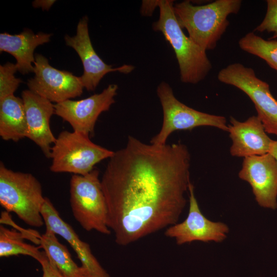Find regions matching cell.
Listing matches in <instances>:
<instances>
[{"label": "cell", "instance_id": "6da1fadb", "mask_svg": "<svg viewBox=\"0 0 277 277\" xmlns=\"http://www.w3.org/2000/svg\"><path fill=\"white\" fill-rule=\"evenodd\" d=\"M190 154L180 143L157 145L129 136L101 180L115 241L127 246L177 223L186 204Z\"/></svg>", "mask_w": 277, "mask_h": 277}, {"label": "cell", "instance_id": "7a4b0ae2", "mask_svg": "<svg viewBox=\"0 0 277 277\" xmlns=\"http://www.w3.org/2000/svg\"><path fill=\"white\" fill-rule=\"evenodd\" d=\"M241 5V0H216L201 6L184 1L173 5V10L181 27L207 51L216 47L229 24L228 16L237 14Z\"/></svg>", "mask_w": 277, "mask_h": 277}, {"label": "cell", "instance_id": "3957f363", "mask_svg": "<svg viewBox=\"0 0 277 277\" xmlns=\"http://www.w3.org/2000/svg\"><path fill=\"white\" fill-rule=\"evenodd\" d=\"M157 6L160 16L158 21L153 24V30L161 32L173 49L182 82L198 83L206 77L212 69L206 51L183 31L174 12L173 1H157Z\"/></svg>", "mask_w": 277, "mask_h": 277}, {"label": "cell", "instance_id": "277c9868", "mask_svg": "<svg viewBox=\"0 0 277 277\" xmlns=\"http://www.w3.org/2000/svg\"><path fill=\"white\" fill-rule=\"evenodd\" d=\"M46 197L42 185L32 174L15 171L0 163V204L26 224L41 227L44 224L41 210Z\"/></svg>", "mask_w": 277, "mask_h": 277}, {"label": "cell", "instance_id": "5b68a950", "mask_svg": "<svg viewBox=\"0 0 277 277\" xmlns=\"http://www.w3.org/2000/svg\"><path fill=\"white\" fill-rule=\"evenodd\" d=\"M70 203L73 215L87 231L111 233L108 227V210L99 171L93 169L84 175L73 174L70 181Z\"/></svg>", "mask_w": 277, "mask_h": 277}, {"label": "cell", "instance_id": "8992f818", "mask_svg": "<svg viewBox=\"0 0 277 277\" xmlns=\"http://www.w3.org/2000/svg\"><path fill=\"white\" fill-rule=\"evenodd\" d=\"M114 153L94 143L88 135L64 130L56 137L51 147L50 169L55 173L84 175L92 171L96 164L110 159Z\"/></svg>", "mask_w": 277, "mask_h": 277}, {"label": "cell", "instance_id": "52a82bcc", "mask_svg": "<svg viewBox=\"0 0 277 277\" xmlns=\"http://www.w3.org/2000/svg\"><path fill=\"white\" fill-rule=\"evenodd\" d=\"M163 112L162 127L150 143L157 145L166 144L169 136L177 130H190L202 126H210L228 131L225 116L201 112L190 108L179 101L172 89L163 82L157 88Z\"/></svg>", "mask_w": 277, "mask_h": 277}, {"label": "cell", "instance_id": "ba28073f", "mask_svg": "<svg viewBox=\"0 0 277 277\" xmlns=\"http://www.w3.org/2000/svg\"><path fill=\"white\" fill-rule=\"evenodd\" d=\"M217 77L245 93L253 102L267 133L277 135V100L267 83L258 77L252 68L239 63L222 69Z\"/></svg>", "mask_w": 277, "mask_h": 277}, {"label": "cell", "instance_id": "9c48e42d", "mask_svg": "<svg viewBox=\"0 0 277 277\" xmlns=\"http://www.w3.org/2000/svg\"><path fill=\"white\" fill-rule=\"evenodd\" d=\"M34 76L28 80L29 90L56 104L81 95L83 91L80 76L51 66L48 60L35 54Z\"/></svg>", "mask_w": 277, "mask_h": 277}, {"label": "cell", "instance_id": "30bf717a", "mask_svg": "<svg viewBox=\"0 0 277 277\" xmlns=\"http://www.w3.org/2000/svg\"><path fill=\"white\" fill-rule=\"evenodd\" d=\"M118 86L110 84L97 94L80 100H68L54 105V114L68 123L73 131L89 136L99 115L114 103Z\"/></svg>", "mask_w": 277, "mask_h": 277}, {"label": "cell", "instance_id": "8fae6325", "mask_svg": "<svg viewBox=\"0 0 277 277\" xmlns=\"http://www.w3.org/2000/svg\"><path fill=\"white\" fill-rule=\"evenodd\" d=\"M189 207L184 221L168 227L165 235L174 239L179 245L194 241L223 242L229 232V227L224 223L208 220L201 212L195 197L194 186L189 185Z\"/></svg>", "mask_w": 277, "mask_h": 277}, {"label": "cell", "instance_id": "7c38bea8", "mask_svg": "<svg viewBox=\"0 0 277 277\" xmlns=\"http://www.w3.org/2000/svg\"><path fill=\"white\" fill-rule=\"evenodd\" d=\"M88 18H82L76 27V34L73 36H65L67 46L72 48L80 56L84 68L80 76L84 88L88 91H94L102 78L108 73L118 71L129 73L134 68L130 65H123L112 68L99 57L92 45L88 31Z\"/></svg>", "mask_w": 277, "mask_h": 277}, {"label": "cell", "instance_id": "4fadbf2b", "mask_svg": "<svg viewBox=\"0 0 277 277\" xmlns=\"http://www.w3.org/2000/svg\"><path fill=\"white\" fill-rule=\"evenodd\" d=\"M239 177L249 183L258 204L277 208V162L270 154L244 158Z\"/></svg>", "mask_w": 277, "mask_h": 277}, {"label": "cell", "instance_id": "5bb4252c", "mask_svg": "<svg viewBox=\"0 0 277 277\" xmlns=\"http://www.w3.org/2000/svg\"><path fill=\"white\" fill-rule=\"evenodd\" d=\"M27 122L26 136L35 143L50 159L51 148L55 141L50 121L54 114V105L29 89L22 92Z\"/></svg>", "mask_w": 277, "mask_h": 277}, {"label": "cell", "instance_id": "9a60e30c", "mask_svg": "<svg viewBox=\"0 0 277 277\" xmlns=\"http://www.w3.org/2000/svg\"><path fill=\"white\" fill-rule=\"evenodd\" d=\"M41 214L46 229L62 236L73 248L88 277H111L92 253L89 244L81 240L47 197H45Z\"/></svg>", "mask_w": 277, "mask_h": 277}, {"label": "cell", "instance_id": "2e32d148", "mask_svg": "<svg viewBox=\"0 0 277 277\" xmlns=\"http://www.w3.org/2000/svg\"><path fill=\"white\" fill-rule=\"evenodd\" d=\"M230 123L227 132L232 141L230 148L232 156L245 158L269 153L273 140L257 115L250 116L243 122L231 116Z\"/></svg>", "mask_w": 277, "mask_h": 277}, {"label": "cell", "instance_id": "e0dca14e", "mask_svg": "<svg viewBox=\"0 0 277 277\" xmlns=\"http://www.w3.org/2000/svg\"><path fill=\"white\" fill-rule=\"evenodd\" d=\"M51 34H34L26 29L18 34H0V52L9 53L15 57L18 71L23 74L34 72L35 48L50 41Z\"/></svg>", "mask_w": 277, "mask_h": 277}, {"label": "cell", "instance_id": "ac0fdd59", "mask_svg": "<svg viewBox=\"0 0 277 277\" xmlns=\"http://www.w3.org/2000/svg\"><path fill=\"white\" fill-rule=\"evenodd\" d=\"M27 122L22 98L11 95L0 100V136L17 142L26 137Z\"/></svg>", "mask_w": 277, "mask_h": 277}, {"label": "cell", "instance_id": "d6986e66", "mask_svg": "<svg viewBox=\"0 0 277 277\" xmlns=\"http://www.w3.org/2000/svg\"><path fill=\"white\" fill-rule=\"evenodd\" d=\"M38 238L40 247L64 277H88L85 269L74 262L68 249L53 231L46 229Z\"/></svg>", "mask_w": 277, "mask_h": 277}, {"label": "cell", "instance_id": "ffe728a7", "mask_svg": "<svg viewBox=\"0 0 277 277\" xmlns=\"http://www.w3.org/2000/svg\"><path fill=\"white\" fill-rule=\"evenodd\" d=\"M23 233L15 229H8L0 226V257L25 255L31 256L39 263L47 256L45 251L39 250L40 246L36 247L26 243Z\"/></svg>", "mask_w": 277, "mask_h": 277}, {"label": "cell", "instance_id": "44dd1931", "mask_svg": "<svg viewBox=\"0 0 277 277\" xmlns=\"http://www.w3.org/2000/svg\"><path fill=\"white\" fill-rule=\"evenodd\" d=\"M239 46L243 51L264 60L277 71V39L266 40L250 32L239 40Z\"/></svg>", "mask_w": 277, "mask_h": 277}, {"label": "cell", "instance_id": "7402d4cb", "mask_svg": "<svg viewBox=\"0 0 277 277\" xmlns=\"http://www.w3.org/2000/svg\"><path fill=\"white\" fill-rule=\"evenodd\" d=\"M17 71L16 64L8 62L0 66V100L14 95L22 82L20 78L15 76Z\"/></svg>", "mask_w": 277, "mask_h": 277}, {"label": "cell", "instance_id": "603a6c76", "mask_svg": "<svg viewBox=\"0 0 277 277\" xmlns=\"http://www.w3.org/2000/svg\"><path fill=\"white\" fill-rule=\"evenodd\" d=\"M266 3L265 15L254 30L260 32L271 33L272 36L270 39H277V0H267Z\"/></svg>", "mask_w": 277, "mask_h": 277}, {"label": "cell", "instance_id": "cb8c5ba5", "mask_svg": "<svg viewBox=\"0 0 277 277\" xmlns=\"http://www.w3.org/2000/svg\"><path fill=\"white\" fill-rule=\"evenodd\" d=\"M39 263L42 267V277H64L48 257Z\"/></svg>", "mask_w": 277, "mask_h": 277}, {"label": "cell", "instance_id": "d4e9b609", "mask_svg": "<svg viewBox=\"0 0 277 277\" xmlns=\"http://www.w3.org/2000/svg\"><path fill=\"white\" fill-rule=\"evenodd\" d=\"M55 2L52 0H37L34 1L32 5L35 8L41 7L43 10H48Z\"/></svg>", "mask_w": 277, "mask_h": 277}, {"label": "cell", "instance_id": "484cf974", "mask_svg": "<svg viewBox=\"0 0 277 277\" xmlns=\"http://www.w3.org/2000/svg\"><path fill=\"white\" fill-rule=\"evenodd\" d=\"M269 153L275 159L277 162V140L272 141Z\"/></svg>", "mask_w": 277, "mask_h": 277}]
</instances>
